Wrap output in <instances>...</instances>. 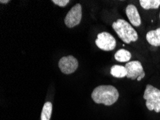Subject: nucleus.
<instances>
[{
	"label": "nucleus",
	"instance_id": "nucleus-1",
	"mask_svg": "<svg viewBox=\"0 0 160 120\" xmlns=\"http://www.w3.org/2000/svg\"><path fill=\"white\" fill-rule=\"evenodd\" d=\"M119 93L114 86L111 85H101L94 89L91 98L96 104L111 106L117 102Z\"/></svg>",
	"mask_w": 160,
	"mask_h": 120
},
{
	"label": "nucleus",
	"instance_id": "nucleus-2",
	"mask_svg": "<svg viewBox=\"0 0 160 120\" xmlns=\"http://www.w3.org/2000/svg\"><path fill=\"white\" fill-rule=\"evenodd\" d=\"M112 28L121 40L125 43L136 42L139 38L137 31L124 19H117L113 23Z\"/></svg>",
	"mask_w": 160,
	"mask_h": 120
},
{
	"label": "nucleus",
	"instance_id": "nucleus-3",
	"mask_svg": "<svg viewBox=\"0 0 160 120\" xmlns=\"http://www.w3.org/2000/svg\"><path fill=\"white\" fill-rule=\"evenodd\" d=\"M144 99L146 100V106L149 111L160 112V90L153 86L147 84L144 91Z\"/></svg>",
	"mask_w": 160,
	"mask_h": 120
},
{
	"label": "nucleus",
	"instance_id": "nucleus-4",
	"mask_svg": "<svg viewBox=\"0 0 160 120\" xmlns=\"http://www.w3.org/2000/svg\"><path fill=\"white\" fill-rule=\"evenodd\" d=\"M96 44L98 48L105 51L114 50L116 46V39L107 32H103L97 35Z\"/></svg>",
	"mask_w": 160,
	"mask_h": 120
},
{
	"label": "nucleus",
	"instance_id": "nucleus-5",
	"mask_svg": "<svg viewBox=\"0 0 160 120\" xmlns=\"http://www.w3.org/2000/svg\"><path fill=\"white\" fill-rule=\"evenodd\" d=\"M82 19V7L78 3L72 7L65 18V24L68 28H72L78 25Z\"/></svg>",
	"mask_w": 160,
	"mask_h": 120
},
{
	"label": "nucleus",
	"instance_id": "nucleus-6",
	"mask_svg": "<svg viewBox=\"0 0 160 120\" xmlns=\"http://www.w3.org/2000/svg\"><path fill=\"white\" fill-rule=\"evenodd\" d=\"M60 70L65 74H71L78 67V61L72 55L65 56L60 58L58 63Z\"/></svg>",
	"mask_w": 160,
	"mask_h": 120
},
{
	"label": "nucleus",
	"instance_id": "nucleus-7",
	"mask_svg": "<svg viewBox=\"0 0 160 120\" xmlns=\"http://www.w3.org/2000/svg\"><path fill=\"white\" fill-rule=\"evenodd\" d=\"M127 70V78H131L132 80L137 79L139 76H141L144 71V68L140 61L134 60L128 62L125 65Z\"/></svg>",
	"mask_w": 160,
	"mask_h": 120
},
{
	"label": "nucleus",
	"instance_id": "nucleus-8",
	"mask_svg": "<svg viewBox=\"0 0 160 120\" xmlns=\"http://www.w3.org/2000/svg\"><path fill=\"white\" fill-rule=\"evenodd\" d=\"M126 13H127V18L129 19L130 23L132 25L136 27L141 25V17L139 15L137 7L134 4H128L127 8H126Z\"/></svg>",
	"mask_w": 160,
	"mask_h": 120
},
{
	"label": "nucleus",
	"instance_id": "nucleus-9",
	"mask_svg": "<svg viewBox=\"0 0 160 120\" xmlns=\"http://www.w3.org/2000/svg\"><path fill=\"white\" fill-rule=\"evenodd\" d=\"M147 42L152 46H160V28L148 32L146 35Z\"/></svg>",
	"mask_w": 160,
	"mask_h": 120
},
{
	"label": "nucleus",
	"instance_id": "nucleus-10",
	"mask_svg": "<svg viewBox=\"0 0 160 120\" xmlns=\"http://www.w3.org/2000/svg\"><path fill=\"white\" fill-rule=\"evenodd\" d=\"M111 74L115 78H123L127 77V70L125 66L114 65L111 68Z\"/></svg>",
	"mask_w": 160,
	"mask_h": 120
},
{
	"label": "nucleus",
	"instance_id": "nucleus-11",
	"mask_svg": "<svg viewBox=\"0 0 160 120\" xmlns=\"http://www.w3.org/2000/svg\"><path fill=\"white\" fill-rule=\"evenodd\" d=\"M114 58L117 61H119V62L122 63H125L128 62V60H131L132 54H131V53L127 50L121 49V50H118L117 52L115 53Z\"/></svg>",
	"mask_w": 160,
	"mask_h": 120
},
{
	"label": "nucleus",
	"instance_id": "nucleus-12",
	"mask_svg": "<svg viewBox=\"0 0 160 120\" xmlns=\"http://www.w3.org/2000/svg\"><path fill=\"white\" fill-rule=\"evenodd\" d=\"M140 5L143 9H158L160 6V0H140Z\"/></svg>",
	"mask_w": 160,
	"mask_h": 120
},
{
	"label": "nucleus",
	"instance_id": "nucleus-13",
	"mask_svg": "<svg viewBox=\"0 0 160 120\" xmlns=\"http://www.w3.org/2000/svg\"><path fill=\"white\" fill-rule=\"evenodd\" d=\"M52 106L51 102H47L43 106L41 113V120H50L52 114Z\"/></svg>",
	"mask_w": 160,
	"mask_h": 120
},
{
	"label": "nucleus",
	"instance_id": "nucleus-14",
	"mask_svg": "<svg viewBox=\"0 0 160 120\" xmlns=\"http://www.w3.org/2000/svg\"><path fill=\"white\" fill-rule=\"evenodd\" d=\"M52 2L56 5L62 7H65L70 2L69 0H52Z\"/></svg>",
	"mask_w": 160,
	"mask_h": 120
},
{
	"label": "nucleus",
	"instance_id": "nucleus-15",
	"mask_svg": "<svg viewBox=\"0 0 160 120\" xmlns=\"http://www.w3.org/2000/svg\"><path fill=\"white\" fill-rule=\"evenodd\" d=\"M144 76H145V73H143L141 76H139L138 77L137 81H141Z\"/></svg>",
	"mask_w": 160,
	"mask_h": 120
},
{
	"label": "nucleus",
	"instance_id": "nucleus-16",
	"mask_svg": "<svg viewBox=\"0 0 160 120\" xmlns=\"http://www.w3.org/2000/svg\"><path fill=\"white\" fill-rule=\"evenodd\" d=\"M0 2H1L2 4H7L9 2V0H5V1H4V0H0Z\"/></svg>",
	"mask_w": 160,
	"mask_h": 120
},
{
	"label": "nucleus",
	"instance_id": "nucleus-17",
	"mask_svg": "<svg viewBox=\"0 0 160 120\" xmlns=\"http://www.w3.org/2000/svg\"><path fill=\"white\" fill-rule=\"evenodd\" d=\"M159 17H160V14H159Z\"/></svg>",
	"mask_w": 160,
	"mask_h": 120
}]
</instances>
